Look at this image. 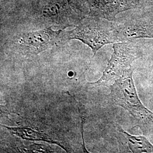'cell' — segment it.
<instances>
[{
    "label": "cell",
    "instance_id": "cell-1",
    "mask_svg": "<svg viewBox=\"0 0 153 153\" xmlns=\"http://www.w3.org/2000/svg\"><path fill=\"white\" fill-rule=\"evenodd\" d=\"M25 18L43 28L64 30L76 26L86 16L76 0H31L25 9Z\"/></svg>",
    "mask_w": 153,
    "mask_h": 153
},
{
    "label": "cell",
    "instance_id": "cell-2",
    "mask_svg": "<svg viewBox=\"0 0 153 153\" xmlns=\"http://www.w3.org/2000/svg\"><path fill=\"white\" fill-rule=\"evenodd\" d=\"M120 22L99 16H86L75 28L61 33L62 41L78 40L88 46L94 56L107 44L120 42Z\"/></svg>",
    "mask_w": 153,
    "mask_h": 153
},
{
    "label": "cell",
    "instance_id": "cell-3",
    "mask_svg": "<svg viewBox=\"0 0 153 153\" xmlns=\"http://www.w3.org/2000/svg\"><path fill=\"white\" fill-rule=\"evenodd\" d=\"M131 68L110 87L112 102L126 110L133 117L145 134L153 133V112L145 107L139 98Z\"/></svg>",
    "mask_w": 153,
    "mask_h": 153
},
{
    "label": "cell",
    "instance_id": "cell-4",
    "mask_svg": "<svg viewBox=\"0 0 153 153\" xmlns=\"http://www.w3.org/2000/svg\"><path fill=\"white\" fill-rule=\"evenodd\" d=\"M53 28L17 33L7 40L6 48L12 53L25 57L36 56L62 41L63 30H54Z\"/></svg>",
    "mask_w": 153,
    "mask_h": 153
},
{
    "label": "cell",
    "instance_id": "cell-5",
    "mask_svg": "<svg viewBox=\"0 0 153 153\" xmlns=\"http://www.w3.org/2000/svg\"><path fill=\"white\" fill-rule=\"evenodd\" d=\"M86 16H99L116 21V16L124 11L138 9L148 11L153 7V0H76Z\"/></svg>",
    "mask_w": 153,
    "mask_h": 153
},
{
    "label": "cell",
    "instance_id": "cell-6",
    "mask_svg": "<svg viewBox=\"0 0 153 153\" xmlns=\"http://www.w3.org/2000/svg\"><path fill=\"white\" fill-rule=\"evenodd\" d=\"M141 56V50L132 40L114 43L113 53L102 76L98 81L89 84L102 85L112 80H116L131 68L134 61Z\"/></svg>",
    "mask_w": 153,
    "mask_h": 153
},
{
    "label": "cell",
    "instance_id": "cell-7",
    "mask_svg": "<svg viewBox=\"0 0 153 153\" xmlns=\"http://www.w3.org/2000/svg\"><path fill=\"white\" fill-rule=\"evenodd\" d=\"M137 38L153 39V13L143 11L140 16L120 22V42Z\"/></svg>",
    "mask_w": 153,
    "mask_h": 153
},
{
    "label": "cell",
    "instance_id": "cell-8",
    "mask_svg": "<svg viewBox=\"0 0 153 153\" xmlns=\"http://www.w3.org/2000/svg\"><path fill=\"white\" fill-rule=\"evenodd\" d=\"M7 130H8L13 134H14L18 137H21L23 140L34 141H45L51 143H54L59 145L61 147L64 148V145L61 143L59 141L56 140L53 137L46 134L44 132L36 131L29 127H12L1 125Z\"/></svg>",
    "mask_w": 153,
    "mask_h": 153
},
{
    "label": "cell",
    "instance_id": "cell-9",
    "mask_svg": "<svg viewBox=\"0 0 153 153\" xmlns=\"http://www.w3.org/2000/svg\"><path fill=\"white\" fill-rule=\"evenodd\" d=\"M119 132L122 140L125 142L129 152L131 153H153V145L146 137L133 136L119 126Z\"/></svg>",
    "mask_w": 153,
    "mask_h": 153
},
{
    "label": "cell",
    "instance_id": "cell-10",
    "mask_svg": "<svg viewBox=\"0 0 153 153\" xmlns=\"http://www.w3.org/2000/svg\"><path fill=\"white\" fill-rule=\"evenodd\" d=\"M24 152L27 153H52L55 152L54 150L49 146L44 144L34 143L28 147L23 149Z\"/></svg>",
    "mask_w": 153,
    "mask_h": 153
}]
</instances>
